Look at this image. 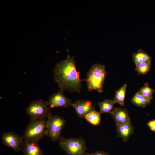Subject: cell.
<instances>
[{
    "label": "cell",
    "mask_w": 155,
    "mask_h": 155,
    "mask_svg": "<svg viewBox=\"0 0 155 155\" xmlns=\"http://www.w3.org/2000/svg\"><path fill=\"white\" fill-rule=\"evenodd\" d=\"M127 85L125 84L119 90L116 91L114 99L115 103L124 106L125 98Z\"/></svg>",
    "instance_id": "9a60e30c"
},
{
    "label": "cell",
    "mask_w": 155,
    "mask_h": 155,
    "mask_svg": "<svg viewBox=\"0 0 155 155\" xmlns=\"http://www.w3.org/2000/svg\"><path fill=\"white\" fill-rule=\"evenodd\" d=\"M147 125L152 131L155 132V120L149 121Z\"/></svg>",
    "instance_id": "44dd1931"
},
{
    "label": "cell",
    "mask_w": 155,
    "mask_h": 155,
    "mask_svg": "<svg viewBox=\"0 0 155 155\" xmlns=\"http://www.w3.org/2000/svg\"><path fill=\"white\" fill-rule=\"evenodd\" d=\"M133 61L135 64L143 62L151 61L150 57L142 50L138 51L133 55Z\"/></svg>",
    "instance_id": "e0dca14e"
},
{
    "label": "cell",
    "mask_w": 155,
    "mask_h": 155,
    "mask_svg": "<svg viewBox=\"0 0 155 155\" xmlns=\"http://www.w3.org/2000/svg\"><path fill=\"white\" fill-rule=\"evenodd\" d=\"M64 91L60 89L58 92L50 96L47 101L50 108L56 107H69L72 106L71 100L65 96Z\"/></svg>",
    "instance_id": "ba28073f"
},
{
    "label": "cell",
    "mask_w": 155,
    "mask_h": 155,
    "mask_svg": "<svg viewBox=\"0 0 155 155\" xmlns=\"http://www.w3.org/2000/svg\"><path fill=\"white\" fill-rule=\"evenodd\" d=\"M86 155H110L106 152L102 151H96L93 153H87Z\"/></svg>",
    "instance_id": "ffe728a7"
},
{
    "label": "cell",
    "mask_w": 155,
    "mask_h": 155,
    "mask_svg": "<svg viewBox=\"0 0 155 155\" xmlns=\"http://www.w3.org/2000/svg\"><path fill=\"white\" fill-rule=\"evenodd\" d=\"M47 100L42 99L35 100L30 102L26 109V114L31 120L47 118L52 115Z\"/></svg>",
    "instance_id": "5b68a950"
},
{
    "label": "cell",
    "mask_w": 155,
    "mask_h": 155,
    "mask_svg": "<svg viewBox=\"0 0 155 155\" xmlns=\"http://www.w3.org/2000/svg\"><path fill=\"white\" fill-rule=\"evenodd\" d=\"M45 119L31 120L26 126L22 138L24 140L38 142L46 135Z\"/></svg>",
    "instance_id": "277c9868"
},
{
    "label": "cell",
    "mask_w": 155,
    "mask_h": 155,
    "mask_svg": "<svg viewBox=\"0 0 155 155\" xmlns=\"http://www.w3.org/2000/svg\"><path fill=\"white\" fill-rule=\"evenodd\" d=\"M72 106L74 108L77 115L80 118H84L88 113L95 110L94 106L89 100H77L73 103Z\"/></svg>",
    "instance_id": "9c48e42d"
},
{
    "label": "cell",
    "mask_w": 155,
    "mask_h": 155,
    "mask_svg": "<svg viewBox=\"0 0 155 155\" xmlns=\"http://www.w3.org/2000/svg\"><path fill=\"white\" fill-rule=\"evenodd\" d=\"M151 100L136 93L132 98L131 101L134 105L141 108L145 107L149 104Z\"/></svg>",
    "instance_id": "5bb4252c"
},
{
    "label": "cell",
    "mask_w": 155,
    "mask_h": 155,
    "mask_svg": "<svg viewBox=\"0 0 155 155\" xmlns=\"http://www.w3.org/2000/svg\"><path fill=\"white\" fill-rule=\"evenodd\" d=\"M100 114L99 112L94 110L88 113L84 118L91 124L96 126L100 123Z\"/></svg>",
    "instance_id": "2e32d148"
},
{
    "label": "cell",
    "mask_w": 155,
    "mask_h": 155,
    "mask_svg": "<svg viewBox=\"0 0 155 155\" xmlns=\"http://www.w3.org/2000/svg\"><path fill=\"white\" fill-rule=\"evenodd\" d=\"M154 91L153 89L150 87L148 83H146L144 86L139 90L138 92L143 96L152 100Z\"/></svg>",
    "instance_id": "d6986e66"
},
{
    "label": "cell",
    "mask_w": 155,
    "mask_h": 155,
    "mask_svg": "<svg viewBox=\"0 0 155 155\" xmlns=\"http://www.w3.org/2000/svg\"><path fill=\"white\" fill-rule=\"evenodd\" d=\"M116 125L131 122V119L126 108L121 107L114 108L111 113Z\"/></svg>",
    "instance_id": "8fae6325"
},
{
    "label": "cell",
    "mask_w": 155,
    "mask_h": 155,
    "mask_svg": "<svg viewBox=\"0 0 155 155\" xmlns=\"http://www.w3.org/2000/svg\"><path fill=\"white\" fill-rule=\"evenodd\" d=\"M151 61L143 62L135 64V70L139 74L144 75L148 72L151 67Z\"/></svg>",
    "instance_id": "ac0fdd59"
},
{
    "label": "cell",
    "mask_w": 155,
    "mask_h": 155,
    "mask_svg": "<svg viewBox=\"0 0 155 155\" xmlns=\"http://www.w3.org/2000/svg\"><path fill=\"white\" fill-rule=\"evenodd\" d=\"M53 73L55 80L60 89L80 93L84 80L80 78L73 57L68 55L66 59L57 63Z\"/></svg>",
    "instance_id": "6da1fadb"
},
{
    "label": "cell",
    "mask_w": 155,
    "mask_h": 155,
    "mask_svg": "<svg viewBox=\"0 0 155 155\" xmlns=\"http://www.w3.org/2000/svg\"><path fill=\"white\" fill-rule=\"evenodd\" d=\"M1 139L5 146L16 152L21 150L24 141L22 136L12 132H7L2 134Z\"/></svg>",
    "instance_id": "52a82bcc"
},
{
    "label": "cell",
    "mask_w": 155,
    "mask_h": 155,
    "mask_svg": "<svg viewBox=\"0 0 155 155\" xmlns=\"http://www.w3.org/2000/svg\"><path fill=\"white\" fill-rule=\"evenodd\" d=\"M107 74L105 66L96 64L93 65L86 74L84 81L86 83L89 91L97 90L99 93L103 92V86Z\"/></svg>",
    "instance_id": "7a4b0ae2"
},
{
    "label": "cell",
    "mask_w": 155,
    "mask_h": 155,
    "mask_svg": "<svg viewBox=\"0 0 155 155\" xmlns=\"http://www.w3.org/2000/svg\"><path fill=\"white\" fill-rule=\"evenodd\" d=\"M66 123V121L57 115H51L46 120V134L51 140L58 141Z\"/></svg>",
    "instance_id": "8992f818"
},
{
    "label": "cell",
    "mask_w": 155,
    "mask_h": 155,
    "mask_svg": "<svg viewBox=\"0 0 155 155\" xmlns=\"http://www.w3.org/2000/svg\"><path fill=\"white\" fill-rule=\"evenodd\" d=\"M38 142L24 140L21 150L24 155H44Z\"/></svg>",
    "instance_id": "30bf717a"
},
{
    "label": "cell",
    "mask_w": 155,
    "mask_h": 155,
    "mask_svg": "<svg viewBox=\"0 0 155 155\" xmlns=\"http://www.w3.org/2000/svg\"><path fill=\"white\" fill-rule=\"evenodd\" d=\"M118 137L121 138L124 142H127L130 135L133 133L134 128L131 122L116 125Z\"/></svg>",
    "instance_id": "7c38bea8"
},
{
    "label": "cell",
    "mask_w": 155,
    "mask_h": 155,
    "mask_svg": "<svg viewBox=\"0 0 155 155\" xmlns=\"http://www.w3.org/2000/svg\"><path fill=\"white\" fill-rule=\"evenodd\" d=\"M115 103L114 100L105 99L98 103L100 108L99 112L101 114L104 113H108L111 114Z\"/></svg>",
    "instance_id": "4fadbf2b"
},
{
    "label": "cell",
    "mask_w": 155,
    "mask_h": 155,
    "mask_svg": "<svg viewBox=\"0 0 155 155\" xmlns=\"http://www.w3.org/2000/svg\"><path fill=\"white\" fill-rule=\"evenodd\" d=\"M58 141L60 147L67 155H86V144L81 137L67 138L61 136Z\"/></svg>",
    "instance_id": "3957f363"
}]
</instances>
